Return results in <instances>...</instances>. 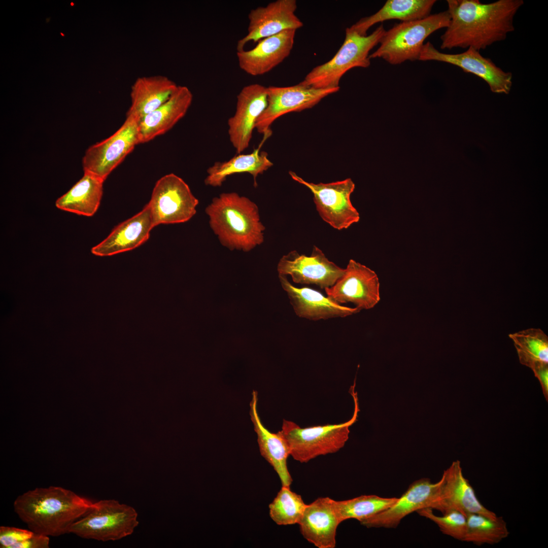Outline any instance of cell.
Listing matches in <instances>:
<instances>
[{
	"label": "cell",
	"mask_w": 548,
	"mask_h": 548,
	"mask_svg": "<svg viewBox=\"0 0 548 548\" xmlns=\"http://www.w3.org/2000/svg\"><path fill=\"white\" fill-rule=\"evenodd\" d=\"M450 22L440 37L441 49L473 48L478 51L505 40L515 30L513 20L523 0H447Z\"/></svg>",
	"instance_id": "obj_1"
},
{
	"label": "cell",
	"mask_w": 548,
	"mask_h": 548,
	"mask_svg": "<svg viewBox=\"0 0 548 548\" xmlns=\"http://www.w3.org/2000/svg\"><path fill=\"white\" fill-rule=\"evenodd\" d=\"M198 200L188 184L174 174L159 179L153 189L149 207L154 226L183 223L196 213Z\"/></svg>",
	"instance_id": "obj_9"
},
{
	"label": "cell",
	"mask_w": 548,
	"mask_h": 548,
	"mask_svg": "<svg viewBox=\"0 0 548 548\" xmlns=\"http://www.w3.org/2000/svg\"><path fill=\"white\" fill-rule=\"evenodd\" d=\"M352 395L355 400V412L346 422L301 428L293 421L283 420L280 431L294 460L306 463L319 456L336 453L345 446L349 438V427L356 421L358 411L356 394Z\"/></svg>",
	"instance_id": "obj_6"
},
{
	"label": "cell",
	"mask_w": 548,
	"mask_h": 548,
	"mask_svg": "<svg viewBox=\"0 0 548 548\" xmlns=\"http://www.w3.org/2000/svg\"><path fill=\"white\" fill-rule=\"evenodd\" d=\"M49 537L32 530L15 527H0L1 548H48Z\"/></svg>",
	"instance_id": "obj_33"
},
{
	"label": "cell",
	"mask_w": 548,
	"mask_h": 548,
	"mask_svg": "<svg viewBox=\"0 0 548 548\" xmlns=\"http://www.w3.org/2000/svg\"><path fill=\"white\" fill-rule=\"evenodd\" d=\"M60 34L61 35V36H64V35L63 33H62L60 32Z\"/></svg>",
	"instance_id": "obj_37"
},
{
	"label": "cell",
	"mask_w": 548,
	"mask_h": 548,
	"mask_svg": "<svg viewBox=\"0 0 548 548\" xmlns=\"http://www.w3.org/2000/svg\"><path fill=\"white\" fill-rule=\"evenodd\" d=\"M296 30L288 29L259 41L253 48L236 52L239 68L246 73L257 76L276 67L290 54Z\"/></svg>",
	"instance_id": "obj_19"
},
{
	"label": "cell",
	"mask_w": 548,
	"mask_h": 548,
	"mask_svg": "<svg viewBox=\"0 0 548 548\" xmlns=\"http://www.w3.org/2000/svg\"><path fill=\"white\" fill-rule=\"evenodd\" d=\"M178 86L164 75L138 78L131 87V103L126 115L133 116L140 121L167 101Z\"/></svg>",
	"instance_id": "obj_25"
},
{
	"label": "cell",
	"mask_w": 548,
	"mask_h": 548,
	"mask_svg": "<svg viewBox=\"0 0 548 548\" xmlns=\"http://www.w3.org/2000/svg\"><path fill=\"white\" fill-rule=\"evenodd\" d=\"M139 121L134 116L126 115L124 123L114 134L91 146L83 158L84 173L91 174L105 181L134 147L140 144Z\"/></svg>",
	"instance_id": "obj_10"
},
{
	"label": "cell",
	"mask_w": 548,
	"mask_h": 548,
	"mask_svg": "<svg viewBox=\"0 0 548 548\" xmlns=\"http://www.w3.org/2000/svg\"><path fill=\"white\" fill-rule=\"evenodd\" d=\"M277 270L280 275L290 276L295 283L315 285L325 289L335 283L345 268L330 261L320 248L314 246L310 256L295 250L283 255Z\"/></svg>",
	"instance_id": "obj_15"
},
{
	"label": "cell",
	"mask_w": 548,
	"mask_h": 548,
	"mask_svg": "<svg viewBox=\"0 0 548 548\" xmlns=\"http://www.w3.org/2000/svg\"><path fill=\"white\" fill-rule=\"evenodd\" d=\"M192 100L190 90L185 86L178 85L167 101L139 121L140 144L148 142L172 128L185 116Z\"/></svg>",
	"instance_id": "obj_23"
},
{
	"label": "cell",
	"mask_w": 548,
	"mask_h": 548,
	"mask_svg": "<svg viewBox=\"0 0 548 548\" xmlns=\"http://www.w3.org/2000/svg\"><path fill=\"white\" fill-rule=\"evenodd\" d=\"M295 0H277L251 10L248 15V32L237 43V51L249 42H257L288 29L297 30L303 23L295 15Z\"/></svg>",
	"instance_id": "obj_16"
},
{
	"label": "cell",
	"mask_w": 548,
	"mask_h": 548,
	"mask_svg": "<svg viewBox=\"0 0 548 548\" xmlns=\"http://www.w3.org/2000/svg\"><path fill=\"white\" fill-rule=\"evenodd\" d=\"M439 485V481L433 483L427 478L416 481L391 506L360 523L367 528H396L408 515L424 508H430Z\"/></svg>",
	"instance_id": "obj_18"
},
{
	"label": "cell",
	"mask_w": 548,
	"mask_h": 548,
	"mask_svg": "<svg viewBox=\"0 0 548 548\" xmlns=\"http://www.w3.org/2000/svg\"><path fill=\"white\" fill-rule=\"evenodd\" d=\"M135 509L114 499L93 502L87 513L71 526L70 533L85 539L115 541L131 535L138 526Z\"/></svg>",
	"instance_id": "obj_7"
},
{
	"label": "cell",
	"mask_w": 548,
	"mask_h": 548,
	"mask_svg": "<svg viewBox=\"0 0 548 548\" xmlns=\"http://www.w3.org/2000/svg\"><path fill=\"white\" fill-rule=\"evenodd\" d=\"M417 512L435 523L443 534L464 541L467 532V518L462 513L451 510L442 516H438L429 507L419 509Z\"/></svg>",
	"instance_id": "obj_34"
},
{
	"label": "cell",
	"mask_w": 548,
	"mask_h": 548,
	"mask_svg": "<svg viewBox=\"0 0 548 548\" xmlns=\"http://www.w3.org/2000/svg\"><path fill=\"white\" fill-rule=\"evenodd\" d=\"M397 498L375 495H361L346 500H334V506L340 523L350 519L360 522L388 508Z\"/></svg>",
	"instance_id": "obj_31"
},
{
	"label": "cell",
	"mask_w": 548,
	"mask_h": 548,
	"mask_svg": "<svg viewBox=\"0 0 548 548\" xmlns=\"http://www.w3.org/2000/svg\"><path fill=\"white\" fill-rule=\"evenodd\" d=\"M340 524L334 506V500L319 497L306 504L298 523L303 537L318 548H334L336 534Z\"/></svg>",
	"instance_id": "obj_21"
},
{
	"label": "cell",
	"mask_w": 548,
	"mask_h": 548,
	"mask_svg": "<svg viewBox=\"0 0 548 548\" xmlns=\"http://www.w3.org/2000/svg\"><path fill=\"white\" fill-rule=\"evenodd\" d=\"M260 147L250 154H239L223 162H216L207 169L204 180L206 185L220 187L232 175L248 173L252 175L254 186H257V176L273 165L265 152H260Z\"/></svg>",
	"instance_id": "obj_28"
},
{
	"label": "cell",
	"mask_w": 548,
	"mask_h": 548,
	"mask_svg": "<svg viewBox=\"0 0 548 548\" xmlns=\"http://www.w3.org/2000/svg\"><path fill=\"white\" fill-rule=\"evenodd\" d=\"M210 227L230 250L249 252L264 242L265 226L257 204L236 192L222 193L206 208Z\"/></svg>",
	"instance_id": "obj_3"
},
{
	"label": "cell",
	"mask_w": 548,
	"mask_h": 548,
	"mask_svg": "<svg viewBox=\"0 0 548 548\" xmlns=\"http://www.w3.org/2000/svg\"><path fill=\"white\" fill-rule=\"evenodd\" d=\"M450 22L447 10L418 20L401 22L386 30L379 48L369 56L381 58L392 65L419 60L425 40L438 29L447 28Z\"/></svg>",
	"instance_id": "obj_5"
},
{
	"label": "cell",
	"mask_w": 548,
	"mask_h": 548,
	"mask_svg": "<svg viewBox=\"0 0 548 548\" xmlns=\"http://www.w3.org/2000/svg\"><path fill=\"white\" fill-rule=\"evenodd\" d=\"M306 506L300 495L282 486L269 505V516L279 525L298 524Z\"/></svg>",
	"instance_id": "obj_32"
},
{
	"label": "cell",
	"mask_w": 548,
	"mask_h": 548,
	"mask_svg": "<svg viewBox=\"0 0 548 548\" xmlns=\"http://www.w3.org/2000/svg\"><path fill=\"white\" fill-rule=\"evenodd\" d=\"M435 0H388L375 13L361 18L350 27L361 36H366L373 25L386 20L401 22L424 18L429 15Z\"/></svg>",
	"instance_id": "obj_26"
},
{
	"label": "cell",
	"mask_w": 548,
	"mask_h": 548,
	"mask_svg": "<svg viewBox=\"0 0 548 548\" xmlns=\"http://www.w3.org/2000/svg\"><path fill=\"white\" fill-rule=\"evenodd\" d=\"M266 106L267 87L251 84L239 92L235 113L227 123L229 140L237 153L249 147L257 120Z\"/></svg>",
	"instance_id": "obj_17"
},
{
	"label": "cell",
	"mask_w": 548,
	"mask_h": 548,
	"mask_svg": "<svg viewBox=\"0 0 548 548\" xmlns=\"http://www.w3.org/2000/svg\"><path fill=\"white\" fill-rule=\"evenodd\" d=\"M289 174L293 180L310 190L319 216L332 227L340 230L359 221L360 214L350 199L355 188L351 178L316 184L305 181L292 171Z\"/></svg>",
	"instance_id": "obj_8"
},
{
	"label": "cell",
	"mask_w": 548,
	"mask_h": 548,
	"mask_svg": "<svg viewBox=\"0 0 548 548\" xmlns=\"http://www.w3.org/2000/svg\"><path fill=\"white\" fill-rule=\"evenodd\" d=\"M467 532L465 542L477 545L497 544L508 537L509 532L501 517L491 518L480 513L467 515Z\"/></svg>",
	"instance_id": "obj_30"
},
{
	"label": "cell",
	"mask_w": 548,
	"mask_h": 548,
	"mask_svg": "<svg viewBox=\"0 0 548 548\" xmlns=\"http://www.w3.org/2000/svg\"><path fill=\"white\" fill-rule=\"evenodd\" d=\"M419 60L436 61L459 67L484 80L493 93L508 94L512 87L511 72L503 70L490 58L472 48L460 53L449 54L439 51L428 42L423 45Z\"/></svg>",
	"instance_id": "obj_12"
},
{
	"label": "cell",
	"mask_w": 548,
	"mask_h": 548,
	"mask_svg": "<svg viewBox=\"0 0 548 548\" xmlns=\"http://www.w3.org/2000/svg\"><path fill=\"white\" fill-rule=\"evenodd\" d=\"M71 5L72 6H73L74 5V3L73 2H71Z\"/></svg>",
	"instance_id": "obj_36"
},
{
	"label": "cell",
	"mask_w": 548,
	"mask_h": 548,
	"mask_svg": "<svg viewBox=\"0 0 548 548\" xmlns=\"http://www.w3.org/2000/svg\"><path fill=\"white\" fill-rule=\"evenodd\" d=\"M339 87L316 88L300 83L287 87H267V106L258 118L255 128L264 136L271 133L270 126L286 114L312 108L323 98L338 91Z\"/></svg>",
	"instance_id": "obj_11"
},
{
	"label": "cell",
	"mask_w": 548,
	"mask_h": 548,
	"mask_svg": "<svg viewBox=\"0 0 548 548\" xmlns=\"http://www.w3.org/2000/svg\"><path fill=\"white\" fill-rule=\"evenodd\" d=\"M257 391H253L250 415L257 435L260 454L277 473L282 485L290 487L293 480L287 464V459L290 456L289 448L280 431L277 433L271 432L262 423L257 410Z\"/></svg>",
	"instance_id": "obj_24"
},
{
	"label": "cell",
	"mask_w": 548,
	"mask_h": 548,
	"mask_svg": "<svg viewBox=\"0 0 548 548\" xmlns=\"http://www.w3.org/2000/svg\"><path fill=\"white\" fill-rule=\"evenodd\" d=\"M279 277L295 314L299 318L318 321L344 318L360 312L355 307L339 304L318 291L306 287H296L285 275L279 274Z\"/></svg>",
	"instance_id": "obj_20"
},
{
	"label": "cell",
	"mask_w": 548,
	"mask_h": 548,
	"mask_svg": "<svg viewBox=\"0 0 548 548\" xmlns=\"http://www.w3.org/2000/svg\"><path fill=\"white\" fill-rule=\"evenodd\" d=\"M431 506V509L442 514L451 510L458 511L467 516L480 513L496 518L497 516L482 504L474 489L464 476L460 461L456 460L444 470Z\"/></svg>",
	"instance_id": "obj_14"
},
{
	"label": "cell",
	"mask_w": 548,
	"mask_h": 548,
	"mask_svg": "<svg viewBox=\"0 0 548 548\" xmlns=\"http://www.w3.org/2000/svg\"><path fill=\"white\" fill-rule=\"evenodd\" d=\"M520 362L532 369L548 364V337L539 328H529L509 334Z\"/></svg>",
	"instance_id": "obj_29"
},
{
	"label": "cell",
	"mask_w": 548,
	"mask_h": 548,
	"mask_svg": "<svg viewBox=\"0 0 548 548\" xmlns=\"http://www.w3.org/2000/svg\"><path fill=\"white\" fill-rule=\"evenodd\" d=\"M154 227L146 204L141 212L116 226L105 239L91 249V253L107 256L133 250L148 239Z\"/></svg>",
	"instance_id": "obj_22"
},
{
	"label": "cell",
	"mask_w": 548,
	"mask_h": 548,
	"mask_svg": "<svg viewBox=\"0 0 548 548\" xmlns=\"http://www.w3.org/2000/svg\"><path fill=\"white\" fill-rule=\"evenodd\" d=\"M535 376L541 385L543 393L547 400L548 398V364L539 366L533 370Z\"/></svg>",
	"instance_id": "obj_35"
},
{
	"label": "cell",
	"mask_w": 548,
	"mask_h": 548,
	"mask_svg": "<svg viewBox=\"0 0 548 548\" xmlns=\"http://www.w3.org/2000/svg\"><path fill=\"white\" fill-rule=\"evenodd\" d=\"M92 503L70 490L52 486L20 495L13 507L29 529L49 537L70 533L72 525L87 513Z\"/></svg>",
	"instance_id": "obj_2"
},
{
	"label": "cell",
	"mask_w": 548,
	"mask_h": 548,
	"mask_svg": "<svg viewBox=\"0 0 548 548\" xmlns=\"http://www.w3.org/2000/svg\"><path fill=\"white\" fill-rule=\"evenodd\" d=\"M104 182L96 176L84 173L83 177L68 191L57 199L55 206L64 211L92 216L100 205Z\"/></svg>",
	"instance_id": "obj_27"
},
{
	"label": "cell",
	"mask_w": 548,
	"mask_h": 548,
	"mask_svg": "<svg viewBox=\"0 0 548 548\" xmlns=\"http://www.w3.org/2000/svg\"><path fill=\"white\" fill-rule=\"evenodd\" d=\"M377 274L366 266L350 259L342 275L324 290L327 296L343 304L353 303L360 311L374 307L381 299Z\"/></svg>",
	"instance_id": "obj_13"
},
{
	"label": "cell",
	"mask_w": 548,
	"mask_h": 548,
	"mask_svg": "<svg viewBox=\"0 0 548 548\" xmlns=\"http://www.w3.org/2000/svg\"><path fill=\"white\" fill-rule=\"evenodd\" d=\"M385 31L383 24L366 36H361L347 27L344 41L335 55L314 67L299 83L320 89L339 87L340 80L348 71L369 66V52L379 44Z\"/></svg>",
	"instance_id": "obj_4"
}]
</instances>
